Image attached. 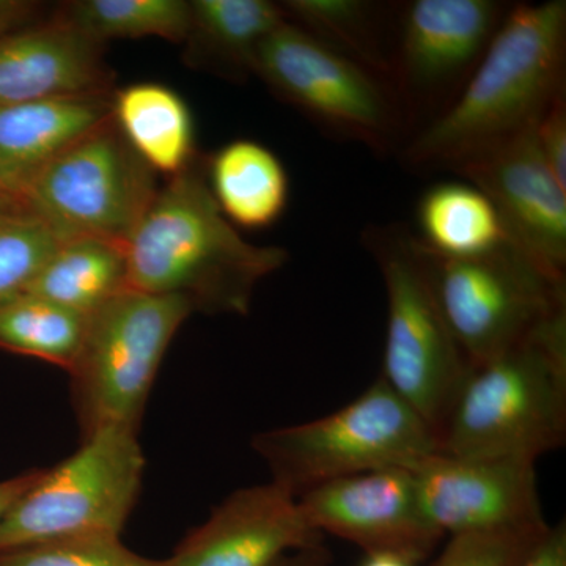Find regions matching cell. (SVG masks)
Here are the masks:
<instances>
[{
  "label": "cell",
  "instance_id": "6da1fadb",
  "mask_svg": "<svg viewBox=\"0 0 566 566\" xmlns=\"http://www.w3.org/2000/svg\"><path fill=\"white\" fill-rule=\"evenodd\" d=\"M565 0L510 10L461 95L409 142L405 161L452 170L534 126L565 95Z\"/></svg>",
  "mask_w": 566,
  "mask_h": 566
},
{
  "label": "cell",
  "instance_id": "7a4b0ae2",
  "mask_svg": "<svg viewBox=\"0 0 566 566\" xmlns=\"http://www.w3.org/2000/svg\"><path fill=\"white\" fill-rule=\"evenodd\" d=\"M289 260L245 241L212 199L193 161L159 186L126 244L129 289L188 301L193 312L245 315L256 285Z\"/></svg>",
  "mask_w": 566,
  "mask_h": 566
},
{
  "label": "cell",
  "instance_id": "3957f363",
  "mask_svg": "<svg viewBox=\"0 0 566 566\" xmlns=\"http://www.w3.org/2000/svg\"><path fill=\"white\" fill-rule=\"evenodd\" d=\"M566 439V312L472 367L439 438V452L531 461Z\"/></svg>",
  "mask_w": 566,
  "mask_h": 566
},
{
  "label": "cell",
  "instance_id": "277c9868",
  "mask_svg": "<svg viewBox=\"0 0 566 566\" xmlns=\"http://www.w3.org/2000/svg\"><path fill=\"white\" fill-rule=\"evenodd\" d=\"M252 447L270 468L271 482L297 497L346 476L411 468L439 452V439L379 378L333 415L264 431L253 438Z\"/></svg>",
  "mask_w": 566,
  "mask_h": 566
},
{
  "label": "cell",
  "instance_id": "5b68a950",
  "mask_svg": "<svg viewBox=\"0 0 566 566\" xmlns=\"http://www.w3.org/2000/svg\"><path fill=\"white\" fill-rule=\"evenodd\" d=\"M139 430L109 424L73 455L43 469L0 517V551L74 538H120L139 497L145 457Z\"/></svg>",
  "mask_w": 566,
  "mask_h": 566
},
{
  "label": "cell",
  "instance_id": "8992f818",
  "mask_svg": "<svg viewBox=\"0 0 566 566\" xmlns=\"http://www.w3.org/2000/svg\"><path fill=\"white\" fill-rule=\"evenodd\" d=\"M385 279L387 331L382 379L438 439L472 367L457 344L412 234L400 227L365 232Z\"/></svg>",
  "mask_w": 566,
  "mask_h": 566
},
{
  "label": "cell",
  "instance_id": "52a82bcc",
  "mask_svg": "<svg viewBox=\"0 0 566 566\" xmlns=\"http://www.w3.org/2000/svg\"><path fill=\"white\" fill-rule=\"evenodd\" d=\"M191 314L182 297L126 289L88 316L69 371L82 438L109 424L139 430L164 354Z\"/></svg>",
  "mask_w": 566,
  "mask_h": 566
},
{
  "label": "cell",
  "instance_id": "ba28073f",
  "mask_svg": "<svg viewBox=\"0 0 566 566\" xmlns=\"http://www.w3.org/2000/svg\"><path fill=\"white\" fill-rule=\"evenodd\" d=\"M417 240L436 301L471 367L486 363L566 312L565 279L509 244L471 259H450Z\"/></svg>",
  "mask_w": 566,
  "mask_h": 566
},
{
  "label": "cell",
  "instance_id": "9c48e42d",
  "mask_svg": "<svg viewBox=\"0 0 566 566\" xmlns=\"http://www.w3.org/2000/svg\"><path fill=\"white\" fill-rule=\"evenodd\" d=\"M158 189L111 117L48 164L21 197L65 240L102 238L126 248Z\"/></svg>",
  "mask_w": 566,
  "mask_h": 566
},
{
  "label": "cell",
  "instance_id": "30bf717a",
  "mask_svg": "<svg viewBox=\"0 0 566 566\" xmlns=\"http://www.w3.org/2000/svg\"><path fill=\"white\" fill-rule=\"evenodd\" d=\"M253 73L324 128L379 151L392 144L400 115L385 77L293 22H282L262 41Z\"/></svg>",
  "mask_w": 566,
  "mask_h": 566
},
{
  "label": "cell",
  "instance_id": "8fae6325",
  "mask_svg": "<svg viewBox=\"0 0 566 566\" xmlns=\"http://www.w3.org/2000/svg\"><path fill=\"white\" fill-rule=\"evenodd\" d=\"M297 502L315 532L353 543L367 556L385 554L416 565L444 536L428 520L415 475L405 468L334 480L297 495Z\"/></svg>",
  "mask_w": 566,
  "mask_h": 566
},
{
  "label": "cell",
  "instance_id": "7c38bea8",
  "mask_svg": "<svg viewBox=\"0 0 566 566\" xmlns=\"http://www.w3.org/2000/svg\"><path fill=\"white\" fill-rule=\"evenodd\" d=\"M535 125L452 170L490 197L517 249L565 279L566 188L539 153Z\"/></svg>",
  "mask_w": 566,
  "mask_h": 566
},
{
  "label": "cell",
  "instance_id": "4fadbf2b",
  "mask_svg": "<svg viewBox=\"0 0 566 566\" xmlns=\"http://www.w3.org/2000/svg\"><path fill=\"white\" fill-rule=\"evenodd\" d=\"M408 469L428 520L444 535L546 523L531 461L438 452Z\"/></svg>",
  "mask_w": 566,
  "mask_h": 566
},
{
  "label": "cell",
  "instance_id": "5bb4252c",
  "mask_svg": "<svg viewBox=\"0 0 566 566\" xmlns=\"http://www.w3.org/2000/svg\"><path fill=\"white\" fill-rule=\"evenodd\" d=\"M323 545L296 495L277 483L243 488L227 497L167 558L169 566H273L279 558Z\"/></svg>",
  "mask_w": 566,
  "mask_h": 566
},
{
  "label": "cell",
  "instance_id": "9a60e30c",
  "mask_svg": "<svg viewBox=\"0 0 566 566\" xmlns=\"http://www.w3.org/2000/svg\"><path fill=\"white\" fill-rule=\"evenodd\" d=\"M104 44L61 14L0 36V107L71 96L109 95Z\"/></svg>",
  "mask_w": 566,
  "mask_h": 566
},
{
  "label": "cell",
  "instance_id": "2e32d148",
  "mask_svg": "<svg viewBox=\"0 0 566 566\" xmlns=\"http://www.w3.org/2000/svg\"><path fill=\"white\" fill-rule=\"evenodd\" d=\"M504 7L493 0H416L406 9L394 74L408 92L444 88L482 59Z\"/></svg>",
  "mask_w": 566,
  "mask_h": 566
},
{
  "label": "cell",
  "instance_id": "e0dca14e",
  "mask_svg": "<svg viewBox=\"0 0 566 566\" xmlns=\"http://www.w3.org/2000/svg\"><path fill=\"white\" fill-rule=\"evenodd\" d=\"M111 117L112 93L0 107V189L21 197L48 164Z\"/></svg>",
  "mask_w": 566,
  "mask_h": 566
},
{
  "label": "cell",
  "instance_id": "ac0fdd59",
  "mask_svg": "<svg viewBox=\"0 0 566 566\" xmlns=\"http://www.w3.org/2000/svg\"><path fill=\"white\" fill-rule=\"evenodd\" d=\"M285 21L281 3L270 0H193L186 59L193 69L243 81L262 41Z\"/></svg>",
  "mask_w": 566,
  "mask_h": 566
},
{
  "label": "cell",
  "instance_id": "d6986e66",
  "mask_svg": "<svg viewBox=\"0 0 566 566\" xmlns=\"http://www.w3.org/2000/svg\"><path fill=\"white\" fill-rule=\"evenodd\" d=\"M112 120L155 174L175 177L196 161L191 111L172 88L137 82L112 95Z\"/></svg>",
  "mask_w": 566,
  "mask_h": 566
},
{
  "label": "cell",
  "instance_id": "ffe728a7",
  "mask_svg": "<svg viewBox=\"0 0 566 566\" xmlns=\"http://www.w3.org/2000/svg\"><path fill=\"white\" fill-rule=\"evenodd\" d=\"M205 175L212 199L233 227L268 229L282 218L289 205L285 167L260 142H229L211 156Z\"/></svg>",
  "mask_w": 566,
  "mask_h": 566
},
{
  "label": "cell",
  "instance_id": "44dd1931",
  "mask_svg": "<svg viewBox=\"0 0 566 566\" xmlns=\"http://www.w3.org/2000/svg\"><path fill=\"white\" fill-rule=\"evenodd\" d=\"M417 221L420 243L450 259L488 255L515 244L490 197L471 182L431 186L417 205Z\"/></svg>",
  "mask_w": 566,
  "mask_h": 566
},
{
  "label": "cell",
  "instance_id": "7402d4cb",
  "mask_svg": "<svg viewBox=\"0 0 566 566\" xmlns=\"http://www.w3.org/2000/svg\"><path fill=\"white\" fill-rule=\"evenodd\" d=\"M129 289L126 248L93 237L63 241L28 293L91 316Z\"/></svg>",
  "mask_w": 566,
  "mask_h": 566
},
{
  "label": "cell",
  "instance_id": "603a6c76",
  "mask_svg": "<svg viewBox=\"0 0 566 566\" xmlns=\"http://www.w3.org/2000/svg\"><path fill=\"white\" fill-rule=\"evenodd\" d=\"M286 20L359 62L378 76H392V61L382 50L378 9L363 0H286Z\"/></svg>",
  "mask_w": 566,
  "mask_h": 566
},
{
  "label": "cell",
  "instance_id": "cb8c5ba5",
  "mask_svg": "<svg viewBox=\"0 0 566 566\" xmlns=\"http://www.w3.org/2000/svg\"><path fill=\"white\" fill-rule=\"evenodd\" d=\"M88 316L43 297L22 294L0 304V349L35 357L70 371L84 342Z\"/></svg>",
  "mask_w": 566,
  "mask_h": 566
},
{
  "label": "cell",
  "instance_id": "d4e9b609",
  "mask_svg": "<svg viewBox=\"0 0 566 566\" xmlns=\"http://www.w3.org/2000/svg\"><path fill=\"white\" fill-rule=\"evenodd\" d=\"M63 20L98 43L115 39H156L185 43L191 2L185 0H76L61 10Z\"/></svg>",
  "mask_w": 566,
  "mask_h": 566
},
{
  "label": "cell",
  "instance_id": "484cf974",
  "mask_svg": "<svg viewBox=\"0 0 566 566\" xmlns=\"http://www.w3.org/2000/svg\"><path fill=\"white\" fill-rule=\"evenodd\" d=\"M63 241L24 197L0 193V304L28 293Z\"/></svg>",
  "mask_w": 566,
  "mask_h": 566
},
{
  "label": "cell",
  "instance_id": "4316f807",
  "mask_svg": "<svg viewBox=\"0 0 566 566\" xmlns=\"http://www.w3.org/2000/svg\"><path fill=\"white\" fill-rule=\"evenodd\" d=\"M0 566H167L126 547L120 538H74L0 551Z\"/></svg>",
  "mask_w": 566,
  "mask_h": 566
},
{
  "label": "cell",
  "instance_id": "83f0119b",
  "mask_svg": "<svg viewBox=\"0 0 566 566\" xmlns=\"http://www.w3.org/2000/svg\"><path fill=\"white\" fill-rule=\"evenodd\" d=\"M549 524L450 535L431 566H520Z\"/></svg>",
  "mask_w": 566,
  "mask_h": 566
},
{
  "label": "cell",
  "instance_id": "f1b7e54d",
  "mask_svg": "<svg viewBox=\"0 0 566 566\" xmlns=\"http://www.w3.org/2000/svg\"><path fill=\"white\" fill-rule=\"evenodd\" d=\"M536 144L551 172L566 188V104L557 98L535 125Z\"/></svg>",
  "mask_w": 566,
  "mask_h": 566
},
{
  "label": "cell",
  "instance_id": "f546056e",
  "mask_svg": "<svg viewBox=\"0 0 566 566\" xmlns=\"http://www.w3.org/2000/svg\"><path fill=\"white\" fill-rule=\"evenodd\" d=\"M520 566H566V526H549Z\"/></svg>",
  "mask_w": 566,
  "mask_h": 566
},
{
  "label": "cell",
  "instance_id": "4dcf8cb0",
  "mask_svg": "<svg viewBox=\"0 0 566 566\" xmlns=\"http://www.w3.org/2000/svg\"><path fill=\"white\" fill-rule=\"evenodd\" d=\"M39 3L22 0H0V33L6 35L31 21Z\"/></svg>",
  "mask_w": 566,
  "mask_h": 566
},
{
  "label": "cell",
  "instance_id": "1f68e13d",
  "mask_svg": "<svg viewBox=\"0 0 566 566\" xmlns=\"http://www.w3.org/2000/svg\"><path fill=\"white\" fill-rule=\"evenodd\" d=\"M331 556L324 545L305 547L279 558L273 566H329Z\"/></svg>",
  "mask_w": 566,
  "mask_h": 566
},
{
  "label": "cell",
  "instance_id": "d6a6232c",
  "mask_svg": "<svg viewBox=\"0 0 566 566\" xmlns=\"http://www.w3.org/2000/svg\"><path fill=\"white\" fill-rule=\"evenodd\" d=\"M39 474L40 471H31L6 480V482H0V517H2L3 513L10 509V505L35 482Z\"/></svg>",
  "mask_w": 566,
  "mask_h": 566
},
{
  "label": "cell",
  "instance_id": "836d02e7",
  "mask_svg": "<svg viewBox=\"0 0 566 566\" xmlns=\"http://www.w3.org/2000/svg\"><path fill=\"white\" fill-rule=\"evenodd\" d=\"M363 566H415L403 558L394 556H385V554H376V556H367V560Z\"/></svg>",
  "mask_w": 566,
  "mask_h": 566
},
{
  "label": "cell",
  "instance_id": "e575fe53",
  "mask_svg": "<svg viewBox=\"0 0 566 566\" xmlns=\"http://www.w3.org/2000/svg\"><path fill=\"white\" fill-rule=\"evenodd\" d=\"M3 192H6V191H2V189H0V193H3Z\"/></svg>",
  "mask_w": 566,
  "mask_h": 566
},
{
  "label": "cell",
  "instance_id": "d590c367",
  "mask_svg": "<svg viewBox=\"0 0 566 566\" xmlns=\"http://www.w3.org/2000/svg\"><path fill=\"white\" fill-rule=\"evenodd\" d=\"M0 36H2V33H0Z\"/></svg>",
  "mask_w": 566,
  "mask_h": 566
},
{
  "label": "cell",
  "instance_id": "8d00e7d4",
  "mask_svg": "<svg viewBox=\"0 0 566 566\" xmlns=\"http://www.w3.org/2000/svg\"><path fill=\"white\" fill-rule=\"evenodd\" d=\"M167 566H169V565H167Z\"/></svg>",
  "mask_w": 566,
  "mask_h": 566
}]
</instances>
